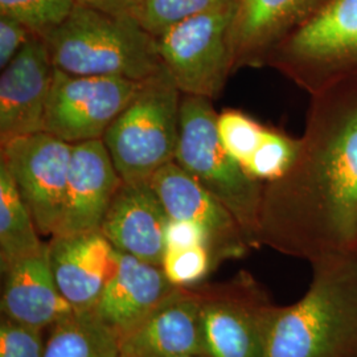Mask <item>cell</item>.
<instances>
[{
  "mask_svg": "<svg viewBox=\"0 0 357 357\" xmlns=\"http://www.w3.org/2000/svg\"><path fill=\"white\" fill-rule=\"evenodd\" d=\"M44 330L28 327L1 315L0 357H44Z\"/></svg>",
  "mask_w": 357,
  "mask_h": 357,
  "instance_id": "obj_27",
  "label": "cell"
},
{
  "mask_svg": "<svg viewBox=\"0 0 357 357\" xmlns=\"http://www.w3.org/2000/svg\"><path fill=\"white\" fill-rule=\"evenodd\" d=\"M293 166L264 185L258 243L306 259L357 253V78L310 96Z\"/></svg>",
  "mask_w": 357,
  "mask_h": 357,
  "instance_id": "obj_1",
  "label": "cell"
},
{
  "mask_svg": "<svg viewBox=\"0 0 357 357\" xmlns=\"http://www.w3.org/2000/svg\"><path fill=\"white\" fill-rule=\"evenodd\" d=\"M35 218L7 168L0 165V268L40 255L47 243L40 241Z\"/></svg>",
  "mask_w": 357,
  "mask_h": 357,
  "instance_id": "obj_20",
  "label": "cell"
},
{
  "mask_svg": "<svg viewBox=\"0 0 357 357\" xmlns=\"http://www.w3.org/2000/svg\"><path fill=\"white\" fill-rule=\"evenodd\" d=\"M78 4L89 7L101 13L123 16V17H134L139 20V10L141 0H76Z\"/></svg>",
  "mask_w": 357,
  "mask_h": 357,
  "instance_id": "obj_30",
  "label": "cell"
},
{
  "mask_svg": "<svg viewBox=\"0 0 357 357\" xmlns=\"http://www.w3.org/2000/svg\"><path fill=\"white\" fill-rule=\"evenodd\" d=\"M183 357H209L208 355H190V356H183Z\"/></svg>",
  "mask_w": 357,
  "mask_h": 357,
  "instance_id": "obj_31",
  "label": "cell"
},
{
  "mask_svg": "<svg viewBox=\"0 0 357 357\" xmlns=\"http://www.w3.org/2000/svg\"><path fill=\"white\" fill-rule=\"evenodd\" d=\"M121 184L122 178L102 139L72 144L64 217L54 236L101 229Z\"/></svg>",
  "mask_w": 357,
  "mask_h": 357,
  "instance_id": "obj_14",
  "label": "cell"
},
{
  "mask_svg": "<svg viewBox=\"0 0 357 357\" xmlns=\"http://www.w3.org/2000/svg\"><path fill=\"white\" fill-rule=\"evenodd\" d=\"M324 0H236L230 26L233 73L268 64L274 48Z\"/></svg>",
  "mask_w": 357,
  "mask_h": 357,
  "instance_id": "obj_17",
  "label": "cell"
},
{
  "mask_svg": "<svg viewBox=\"0 0 357 357\" xmlns=\"http://www.w3.org/2000/svg\"><path fill=\"white\" fill-rule=\"evenodd\" d=\"M299 146V138H291L280 130L268 128L243 169L249 176L264 184L278 180L293 166Z\"/></svg>",
  "mask_w": 357,
  "mask_h": 357,
  "instance_id": "obj_22",
  "label": "cell"
},
{
  "mask_svg": "<svg viewBox=\"0 0 357 357\" xmlns=\"http://www.w3.org/2000/svg\"><path fill=\"white\" fill-rule=\"evenodd\" d=\"M33 36L26 26L13 17L0 13V68L4 69L16 54L23 50L26 41Z\"/></svg>",
  "mask_w": 357,
  "mask_h": 357,
  "instance_id": "obj_28",
  "label": "cell"
},
{
  "mask_svg": "<svg viewBox=\"0 0 357 357\" xmlns=\"http://www.w3.org/2000/svg\"><path fill=\"white\" fill-rule=\"evenodd\" d=\"M118 357H122V356H118Z\"/></svg>",
  "mask_w": 357,
  "mask_h": 357,
  "instance_id": "obj_32",
  "label": "cell"
},
{
  "mask_svg": "<svg viewBox=\"0 0 357 357\" xmlns=\"http://www.w3.org/2000/svg\"><path fill=\"white\" fill-rule=\"evenodd\" d=\"M181 91L163 66L139 82L102 141L126 183H149L175 162L180 135Z\"/></svg>",
  "mask_w": 357,
  "mask_h": 357,
  "instance_id": "obj_5",
  "label": "cell"
},
{
  "mask_svg": "<svg viewBox=\"0 0 357 357\" xmlns=\"http://www.w3.org/2000/svg\"><path fill=\"white\" fill-rule=\"evenodd\" d=\"M76 0H0V13L26 26L36 38H48L73 13Z\"/></svg>",
  "mask_w": 357,
  "mask_h": 357,
  "instance_id": "obj_23",
  "label": "cell"
},
{
  "mask_svg": "<svg viewBox=\"0 0 357 357\" xmlns=\"http://www.w3.org/2000/svg\"><path fill=\"white\" fill-rule=\"evenodd\" d=\"M47 255L59 291L73 311H94L116 268V249L101 230L52 236Z\"/></svg>",
  "mask_w": 357,
  "mask_h": 357,
  "instance_id": "obj_13",
  "label": "cell"
},
{
  "mask_svg": "<svg viewBox=\"0 0 357 357\" xmlns=\"http://www.w3.org/2000/svg\"><path fill=\"white\" fill-rule=\"evenodd\" d=\"M217 115L212 100L183 94L175 162L236 217L252 248L259 249L265 184L249 176L227 151L218 137Z\"/></svg>",
  "mask_w": 357,
  "mask_h": 357,
  "instance_id": "obj_4",
  "label": "cell"
},
{
  "mask_svg": "<svg viewBox=\"0 0 357 357\" xmlns=\"http://www.w3.org/2000/svg\"><path fill=\"white\" fill-rule=\"evenodd\" d=\"M216 125L221 143L243 167L255 153L268 128L253 116L234 109L217 115Z\"/></svg>",
  "mask_w": 357,
  "mask_h": 357,
  "instance_id": "obj_24",
  "label": "cell"
},
{
  "mask_svg": "<svg viewBox=\"0 0 357 357\" xmlns=\"http://www.w3.org/2000/svg\"><path fill=\"white\" fill-rule=\"evenodd\" d=\"M169 216L150 183L122 181L101 233L116 250L162 266Z\"/></svg>",
  "mask_w": 357,
  "mask_h": 357,
  "instance_id": "obj_15",
  "label": "cell"
},
{
  "mask_svg": "<svg viewBox=\"0 0 357 357\" xmlns=\"http://www.w3.org/2000/svg\"><path fill=\"white\" fill-rule=\"evenodd\" d=\"M178 289L162 266L116 250V268L94 308L119 337L137 328Z\"/></svg>",
  "mask_w": 357,
  "mask_h": 357,
  "instance_id": "obj_18",
  "label": "cell"
},
{
  "mask_svg": "<svg viewBox=\"0 0 357 357\" xmlns=\"http://www.w3.org/2000/svg\"><path fill=\"white\" fill-rule=\"evenodd\" d=\"M44 41L54 68L70 75L143 81L163 68L156 38L138 19L109 15L78 3Z\"/></svg>",
  "mask_w": 357,
  "mask_h": 357,
  "instance_id": "obj_3",
  "label": "cell"
},
{
  "mask_svg": "<svg viewBox=\"0 0 357 357\" xmlns=\"http://www.w3.org/2000/svg\"><path fill=\"white\" fill-rule=\"evenodd\" d=\"M121 337L94 311L73 312L50 328L44 357H118Z\"/></svg>",
  "mask_w": 357,
  "mask_h": 357,
  "instance_id": "obj_21",
  "label": "cell"
},
{
  "mask_svg": "<svg viewBox=\"0 0 357 357\" xmlns=\"http://www.w3.org/2000/svg\"><path fill=\"white\" fill-rule=\"evenodd\" d=\"M162 268L169 282L178 287L200 284L215 271L213 261L204 245L187 248H166Z\"/></svg>",
  "mask_w": 357,
  "mask_h": 357,
  "instance_id": "obj_26",
  "label": "cell"
},
{
  "mask_svg": "<svg viewBox=\"0 0 357 357\" xmlns=\"http://www.w3.org/2000/svg\"><path fill=\"white\" fill-rule=\"evenodd\" d=\"M206 355L195 287H178L141 324L121 337L119 356Z\"/></svg>",
  "mask_w": 357,
  "mask_h": 357,
  "instance_id": "obj_16",
  "label": "cell"
},
{
  "mask_svg": "<svg viewBox=\"0 0 357 357\" xmlns=\"http://www.w3.org/2000/svg\"><path fill=\"white\" fill-rule=\"evenodd\" d=\"M196 245H204L208 248L204 231L190 221L169 218L166 230V248H187Z\"/></svg>",
  "mask_w": 357,
  "mask_h": 357,
  "instance_id": "obj_29",
  "label": "cell"
},
{
  "mask_svg": "<svg viewBox=\"0 0 357 357\" xmlns=\"http://www.w3.org/2000/svg\"><path fill=\"white\" fill-rule=\"evenodd\" d=\"M230 0H141L139 23L153 38L169 26Z\"/></svg>",
  "mask_w": 357,
  "mask_h": 357,
  "instance_id": "obj_25",
  "label": "cell"
},
{
  "mask_svg": "<svg viewBox=\"0 0 357 357\" xmlns=\"http://www.w3.org/2000/svg\"><path fill=\"white\" fill-rule=\"evenodd\" d=\"M6 167L41 236H54L64 217L72 144L47 131L0 144Z\"/></svg>",
  "mask_w": 357,
  "mask_h": 357,
  "instance_id": "obj_10",
  "label": "cell"
},
{
  "mask_svg": "<svg viewBox=\"0 0 357 357\" xmlns=\"http://www.w3.org/2000/svg\"><path fill=\"white\" fill-rule=\"evenodd\" d=\"M310 96L357 78V0H324L282 40L268 64Z\"/></svg>",
  "mask_w": 357,
  "mask_h": 357,
  "instance_id": "obj_6",
  "label": "cell"
},
{
  "mask_svg": "<svg viewBox=\"0 0 357 357\" xmlns=\"http://www.w3.org/2000/svg\"><path fill=\"white\" fill-rule=\"evenodd\" d=\"M193 287L208 356L266 357L277 306L249 271L241 270L229 281Z\"/></svg>",
  "mask_w": 357,
  "mask_h": 357,
  "instance_id": "obj_7",
  "label": "cell"
},
{
  "mask_svg": "<svg viewBox=\"0 0 357 357\" xmlns=\"http://www.w3.org/2000/svg\"><path fill=\"white\" fill-rule=\"evenodd\" d=\"M54 65L43 38L31 36L0 76V144L44 131Z\"/></svg>",
  "mask_w": 357,
  "mask_h": 357,
  "instance_id": "obj_12",
  "label": "cell"
},
{
  "mask_svg": "<svg viewBox=\"0 0 357 357\" xmlns=\"http://www.w3.org/2000/svg\"><path fill=\"white\" fill-rule=\"evenodd\" d=\"M1 274V315L45 331L75 312L54 282L47 246L43 253L16 262Z\"/></svg>",
  "mask_w": 357,
  "mask_h": 357,
  "instance_id": "obj_19",
  "label": "cell"
},
{
  "mask_svg": "<svg viewBox=\"0 0 357 357\" xmlns=\"http://www.w3.org/2000/svg\"><path fill=\"white\" fill-rule=\"evenodd\" d=\"M139 82L123 77L77 76L54 68L44 131L69 144L102 139Z\"/></svg>",
  "mask_w": 357,
  "mask_h": 357,
  "instance_id": "obj_9",
  "label": "cell"
},
{
  "mask_svg": "<svg viewBox=\"0 0 357 357\" xmlns=\"http://www.w3.org/2000/svg\"><path fill=\"white\" fill-rule=\"evenodd\" d=\"M310 265L306 294L275 307L266 357H357V253Z\"/></svg>",
  "mask_w": 357,
  "mask_h": 357,
  "instance_id": "obj_2",
  "label": "cell"
},
{
  "mask_svg": "<svg viewBox=\"0 0 357 357\" xmlns=\"http://www.w3.org/2000/svg\"><path fill=\"white\" fill-rule=\"evenodd\" d=\"M149 183L171 220L190 221L204 231L215 270L253 249L236 217L176 162L160 168Z\"/></svg>",
  "mask_w": 357,
  "mask_h": 357,
  "instance_id": "obj_11",
  "label": "cell"
},
{
  "mask_svg": "<svg viewBox=\"0 0 357 357\" xmlns=\"http://www.w3.org/2000/svg\"><path fill=\"white\" fill-rule=\"evenodd\" d=\"M236 0L193 15L156 36L168 73L185 96L215 100L233 73L230 26Z\"/></svg>",
  "mask_w": 357,
  "mask_h": 357,
  "instance_id": "obj_8",
  "label": "cell"
}]
</instances>
